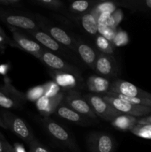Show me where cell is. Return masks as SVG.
I'll return each mask as SVG.
<instances>
[{
  "instance_id": "cell-1",
  "label": "cell",
  "mask_w": 151,
  "mask_h": 152,
  "mask_svg": "<svg viewBox=\"0 0 151 152\" xmlns=\"http://www.w3.org/2000/svg\"><path fill=\"white\" fill-rule=\"evenodd\" d=\"M0 117L6 129L28 144L36 139L30 126L18 116L7 110L0 111Z\"/></svg>"
},
{
  "instance_id": "cell-2",
  "label": "cell",
  "mask_w": 151,
  "mask_h": 152,
  "mask_svg": "<svg viewBox=\"0 0 151 152\" xmlns=\"http://www.w3.org/2000/svg\"><path fill=\"white\" fill-rule=\"evenodd\" d=\"M83 96L91 107L94 114L105 121L112 122L116 117L123 114L107 102L101 95L88 93Z\"/></svg>"
},
{
  "instance_id": "cell-3",
  "label": "cell",
  "mask_w": 151,
  "mask_h": 152,
  "mask_svg": "<svg viewBox=\"0 0 151 152\" xmlns=\"http://www.w3.org/2000/svg\"><path fill=\"white\" fill-rule=\"evenodd\" d=\"M41 121L45 130L51 137L65 146L68 147L73 151H78V146L74 137L63 126L49 117H44Z\"/></svg>"
},
{
  "instance_id": "cell-4",
  "label": "cell",
  "mask_w": 151,
  "mask_h": 152,
  "mask_svg": "<svg viewBox=\"0 0 151 152\" xmlns=\"http://www.w3.org/2000/svg\"><path fill=\"white\" fill-rule=\"evenodd\" d=\"M25 94L15 88L10 83L5 81L0 86V108L4 110L20 108L26 101Z\"/></svg>"
},
{
  "instance_id": "cell-5",
  "label": "cell",
  "mask_w": 151,
  "mask_h": 152,
  "mask_svg": "<svg viewBox=\"0 0 151 152\" xmlns=\"http://www.w3.org/2000/svg\"><path fill=\"white\" fill-rule=\"evenodd\" d=\"M87 145L90 152H114L115 141L109 134L93 132L87 136Z\"/></svg>"
},
{
  "instance_id": "cell-6",
  "label": "cell",
  "mask_w": 151,
  "mask_h": 152,
  "mask_svg": "<svg viewBox=\"0 0 151 152\" xmlns=\"http://www.w3.org/2000/svg\"><path fill=\"white\" fill-rule=\"evenodd\" d=\"M62 102L76 111L81 115L90 119V120H97V116L94 114L88 102L86 101L84 96L80 94L79 92L76 90L68 91V93L65 95Z\"/></svg>"
},
{
  "instance_id": "cell-7",
  "label": "cell",
  "mask_w": 151,
  "mask_h": 152,
  "mask_svg": "<svg viewBox=\"0 0 151 152\" xmlns=\"http://www.w3.org/2000/svg\"><path fill=\"white\" fill-rule=\"evenodd\" d=\"M102 97L107 102L112 105L115 109L121 112L123 114L133 116V117H143L151 113V108L144 105H134L130 102H125L124 100L113 97V96H108V95H101Z\"/></svg>"
},
{
  "instance_id": "cell-8",
  "label": "cell",
  "mask_w": 151,
  "mask_h": 152,
  "mask_svg": "<svg viewBox=\"0 0 151 152\" xmlns=\"http://www.w3.org/2000/svg\"><path fill=\"white\" fill-rule=\"evenodd\" d=\"M0 20L15 28H21L26 31L38 29L37 23L31 18L1 7H0Z\"/></svg>"
},
{
  "instance_id": "cell-9",
  "label": "cell",
  "mask_w": 151,
  "mask_h": 152,
  "mask_svg": "<svg viewBox=\"0 0 151 152\" xmlns=\"http://www.w3.org/2000/svg\"><path fill=\"white\" fill-rule=\"evenodd\" d=\"M38 59L47 67L51 68L53 71L70 73L81 80V74H80L79 71L76 68L68 64L62 58L47 49L44 48Z\"/></svg>"
},
{
  "instance_id": "cell-10",
  "label": "cell",
  "mask_w": 151,
  "mask_h": 152,
  "mask_svg": "<svg viewBox=\"0 0 151 152\" xmlns=\"http://www.w3.org/2000/svg\"><path fill=\"white\" fill-rule=\"evenodd\" d=\"M110 92L116 93L127 97H136L151 100V94L147 92L130 82L116 79L111 83Z\"/></svg>"
},
{
  "instance_id": "cell-11",
  "label": "cell",
  "mask_w": 151,
  "mask_h": 152,
  "mask_svg": "<svg viewBox=\"0 0 151 152\" xmlns=\"http://www.w3.org/2000/svg\"><path fill=\"white\" fill-rule=\"evenodd\" d=\"M10 30L12 33L13 42L17 47L25 50L37 59L40 57L43 50H44L41 45L37 43L34 40L31 39L25 34H22L20 31H18L16 28H13V27H10Z\"/></svg>"
},
{
  "instance_id": "cell-12",
  "label": "cell",
  "mask_w": 151,
  "mask_h": 152,
  "mask_svg": "<svg viewBox=\"0 0 151 152\" xmlns=\"http://www.w3.org/2000/svg\"><path fill=\"white\" fill-rule=\"evenodd\" d=\"M94 71L99 76L106 77H115L118 74V65L113 55L98 53Z\"/></svg>"
},
{
  "instance_id": "cell-13",
  "label": "cell",
  "mask_w": 151,
  "mask_h": 152,
  "mask_svg": "<svg viewBox=\"0 0 151 152\" xmlns=\"http://www.w3.org/2000/svg\"><path fill=\"white\" fill-rule=\"evenodd\" d=\"M55 114L59 117H62V118L65 119L68 121L71 122V123L78 125V126H90V124L92 123L90 120V119L89 120V118H87V117L76 112L73 109L65 105L63 102L59 104V105L55 111Z\"/></svg>"
},
{
  "instance_id": "cell-14",
  "label": "cell",
  "mask_w": 151,
  "mask_h": 152,
  "mask_svg": "<svg viewBox=\"0 0 151 152\" xmlns=\"http://www.w3.org/2000/svg\"><path fill=\"white\" fill-rule=\"evenodd\" d=\"M64 96L65 94L63 92H60L54 97L41 96L36 102L37 109L41 115L44 117H48L50 114H54L59 104L63 101Z\"/></svg>"
},
{
  "instance_id": "cell-15",
  "label": "cell",
  "mask_w": 151,
  "mask_h": 152,
  "mask_svg": "<svg viewBox=\"0 0 151 152\" xmlns=\"http://www.w3.org/2000/svg\"><path fill=\"white\" fill-rule=\"evenodd\" d=\"M40 26L44 29L45 33L50 36L53 39L56 40L58 43L60 45H65L66 47L70 48V49H74L75 42H73L70 36L62 28L53 25H46L41 22Z\"/></svg>"
},
{
  "instance_id": "cell-16",
  "label": "cell",
  "mask_w": 151,
  "mask_h": 152,
  "mask_svg": "<svg viewBox=\"0 0 151 152\" xmlns=\"http://www.w3.org/2000/svg\"><path fill=\"white\" fill-rule=\"evenodd\" d=\"M111 83L107 78L99 75H93L88 77L86 83L87 90L96 94H106L110 91Z\"/></svg>"
},
{
  "instance_id": "cell-17",
  "label": "cell",
  "mask_w": 151,
  "mask_h": 152,
  "mask_svg": "<svg viewBox=\"0 0 151 152\" xmlns=\"http://www.w3.org/2000/svg\"><path fill=\"white\" fill-rule=\"evenodd\" d=\"M54 82L59 88L65 91L73 90L77 86V80H79L75 75L67 72L53 71L51 73Z\"/></svg>"
},
{
  "instance_id": "cell-18",
  "label": "cell",
  "mask_w": 151,
  "mask_h": 152,
  "mask_svg": "<svg viewBox=\"0 0 151 152\" xmlns=\"http://www.w3.org/2000/svg\"><path fill=\"white\" fill-rule=\"evenodd\" d=\"M28 34H30L37 42L40 43L46 48L52 50V51H60L62 50V46L55 39H53L49 34L44 31L40 30H34V31H28Z\"/></svg>"
},
{
  "instance_id": "cell-19",
  "label": "cell",
  "mask_w": 151,
  "mask_h": 152,
  "mask_svg": "<svg viewBox=\"0 0 151 152\" xmlns=\"http://www.w3.org/2000/svg\"><path fill=\"white\" fill-rule=\"evenodd\" d=\"M77 51L83 62L91 69L94 70L98 54L96 50L89 45L80 42L76 45Z\"/></svg>"
},
{
  "instance_id": "cell-20",
  "label": "cell",
  "mask_w": 151,
  "mask_h": 152,
  "mask_svg": "<svg viewBox=\"0 0 151 152\" xmlns=\"http://www.w3.org/2000/svg\"><path fill=\"white\" fill-rule=\"evenodd\" d=\"M99 15L97 12L93 9L92 12L84 13L81 18V22L83 28L91 35H96L98 34L97 19Z\"/></svg>"
},
{
  "instance_id": "cell-21",
  "label": "cell",
  "mask_w": 151,
  "mask_h": 152,
  "mask_svg": "<svg viewBox=\"0 0 151 152\" xmlns=\"http://www.w3.org/2000/svg\"><path fill=\"white\" fill-rule=\"evenodd\" d=\"M138 120L136 117L127 114H122L119 117H116L114 120L111 122L113 127L121 132L130 131L137 124Z\"/></svg>"
},
{
  "instance_id": "cell-22",
  "label": "cell",
  "mask_w": 151,
  "mask_h": 152,
  "mask_svg": "<svg viewBox=\"0 0 151 152\" xmlns=\"http://www.w3.org/2000/svg\"><path fill=\"white\" fill-rule=\"evenodd\" d=\"M106 95L108 96H113V97L118 98V99L124 100L125 102H130V103L134 104V105H144V106L150 107L151 108V100L147 99H142V98H136V97H127V96H123V95L118 94L116 93H113V92L108 91L106 94Z\"/></svg>"
},
{
  "instance_id": "cell-23",
  "label": "cell",
  "mask_w": 151,
  "mask_h": 152,
  "mask_svg": "<svg viewBox=\"0 0 151 152\" xmlns=\"http://www.w3.org/2000/svg\"><path fill=\"white\" fill-rule=\"evenodd\" d=\"M130 132L139 137L151 140V124H137L130 130Z\"/></svg>"
},
{
  "instance_id": "cell-24",
  "label": "cell",
  "mask_w": 151,
  "mask_h": 152,
  "mask_svg": "<svg viewBox=\"0 0 151 152\" xmlns=\"http://www.w3.org/2000/svg\"><path fill=\"white\" fill-rule=\"evenodd\" d=\"M96 44L101 53H106V54L112 55L114 52V45L111 42L105 39L102 36H98L96 37Z\"/></svg>"
},
{
  "instance_id": "cell-25",
  "label": "cell",
  "mask_w": 151,
  "mask_h": 152,
  "mask_svg": "<svg viewBox=\"0 0 151 152\" xmlns=\"http://www.w3.org/2000/svg\"><path fill=\"white\" fill-rule=\"evenodd\" d=\"M44 85L36 86V87L30 88L25 94L26 99L30 102H36L38 99L44 96Z\"/></svg>"
},
{
  "instance_id": "cell-26",
  "label": "cell",
  "mask_w": 151,
  "mask_h": 152,
  "mask_svg": "<svg viewBox=\"0 0 151 152\" xmlns=\"http://www.w3.org/2000/svg\"><path fill=\"white\" fill-rule=\"evenodd\" d=\"M128 42L129 36L127 32L120 28L117 29L113 40L112 41L114 47H122L128 44Z\"/></svg>"
},
{
  "instance_id": "cell-27",
  "label": "cell",
  "mask_w": 151,
  "mask_h": 152,
  "mask_svg": "<svg viewBox=\"0 0 151 152\" xmlns=\"http://www.w3.org/2000/svg\"><path fill=\"white\" fill-rule=\"evenodd\" d=\"M116 30L117 28H110V27L102 25V24H98V33H99V35L105 37L111 42L113 40L115 33H116Z\"/></svg>"
},
{
  "instance_id": "cell-28",
  "label": "cell",
  "mask_w": 151,
  "mask_h": 152,
  "mask_svg": "<svg viewBox=\"0 0 151 152\" xmlns=\"http://www.w3.org/2000/svg\"><path fill=\"white\" fill-rule=\"evenodd\" d=\"M44 94L47 97H54L60 93V88L54 81H50L44 84Z\"/></svg>"
},
{
  "instance_id": "cell-29",
  "label": "cell",
  "mask_w": 151,
  "mask_h": 152,
  "mask_svg": "<svg viewBox=\"0 0 151 152\" xmlns=\"http://www.w3.org/2000/svg\"><path fill=\"white\" fill-rule=\"evenodd\" d=\"M93 9L97 12L98 14H100L102 13H110L112 14L117 8L116 5L113 2L103 1V2L99 3L95 7H93Z\"/></svg>"
},
{
  "instance_id": "cell-30",
  "label": "cell",
  "mask_w": 151,
  "mask_h": 152,
  "mask_svg": "<svg viewBox=\"0 0 151 152\" xmlns=\"http://www.w3.org/2000/svg\"><path fill=\"white\" fill-rule=\"evenodd\" d=\"M91 3V1H84V0L75 1L71 3L70 8L74 13H84L88 10Z\"/></svg>"
},
{
  "instance_id": "cell-31",
  "label": "cell",
  "mask_w": 151,
  "mask_h": 152,
  "mask_svg": "<svg viewBox=\"0 0 151 152\" xmlns=\"http://www.w3.org/2000/svg\"><path fill=\"white\" fill-rule=\"evenodd\" d=\"M98 24H102V25H106L113 28H117L115 26V22L113 18L112 14L110 13H102L99 15V17L97 19Z\"/></svg>"
},
{
  "instance_id": "cell-32",
  "label": "cell",
  "mask_w": 151,
  "mask_h": 152,
  "mask_svg": "<svg viewBox=\"0 0 151 152\" xmlns=\"http://www.w3.org/2000/svg\"><path fill=\"white\" fill-rule=\"evenodd\" d=\"M35 3L50 9H59L63 6V2L59 0H36Z\"/></svg>"
},
{
  "instance_id": "cell-33",
  "label": "cell",
  "mask_w": 151,
  "mask_h": 152,
  "mask_svg": "<svg viewBox=\"0 0 151 152\" xmlns=\"http://www.w3.org/2000/svg\"><path fill=\"white\" fill-rule=\"evenodd\" d=\"M29 152H50L42 144L40 143L38 140H34L29 143Z\"/></svg>"
},
{
  "instance_id": "cell-34",
  "label": "cell",
  "mask_w": 151,
  "mask_h": 152,
  "mask_svg": "<svg viewBox=\"0 0 151 152\" xmlns=\"http://www.w3.org/2000/svg\"><path fill=\"white\" fill-rule=\"evenodd\" d=\"M1 7H21L20 0H0Z\"/></svg>"
},
{
  "instance_id": "cell-35",
  "label": "cell",
  "mask_w": 151,
  "mask_h": 152,
  "mask_svg": "<svg viewBox=\"0 0 151 152\" xmlns=\"http://www.w3.org/2000/svg\"><path fill=\"white\" fill-rule=\"evenodd\" d=\"M112 16L115 22V26H118V24L121 22L123 19V12L120 9H116L113 13H112Z\"/></svg>"
},
{
  "instance_id": "cell-36",
  "label": "cell",
  "mask_w": 151,
  "mask_h": 152,
  "mask_svg": "<svg viewBox=\"0 0 151 152\" xmlns=\"http://www.w3.org/2000/svg\"><path fill=\"white\" fill-rule=\"evenodd\" d=\"M4 44H8L11 46H14V47H17L16 45L15 44L14 42H12L8 37L6 36V34H4V32L0 33V45H2Z\"/></svg>"
},
{
  "instance_id": "cell-37",
  "label": "cell",
  "mask_w": 151,
  "mask_h": 152,
  "mask_svg": "<svg viewBox=\"0 0 151 152\" xmlns=\"http://www.w3.org/2000/svg\"><path fill=\"white\" fill-rule=\"evenodd\" d=\"M11 152H27V151L22 144L19 143V142H16V143H14V145H13V148H12Z\"/></svg>"
},
{
  "instance_id": "cell-38",
  "label": "cell",
  "mask_w": 151,
  "mask_h": 152,
  "mask_svg": "<svg viewBox=\"0 0 151 152\" xmlns=\"http://www.w3.org/2000/svg\"><path fill=\"white\" fill-rule=\"evenodd\" d=\"M7 141L6 140L4 137L0 132V152H4V146H5V144L7 143Z\"/></svg>"
},
{
  "instance_id": "cell-39",
  "label": "cell",
  "mask_w": 151,
  "mask_h": 152,
  "mask_svg": "<svg viewBox=\"0 0 151 152\" xmlns=\"http://www.w3.org/2000/svg\"><path fill=\"white\" fill-rule=\"evenodd\" d=\"M12 148H13V146L8 142H7V143L5 144V146H4V152H11Z\"/></svg>"
},
{
  "instance_id": "cell-40",
  "label": "cell",
  "mask_w": 151,
  "mask_h": 152,
  "mask_svg": "<svg viewBox=\"0 0 151 152\" xmlns=\"http://www.w3.org/2000/svg\"><path fill=\"white\" fill-rule=\"evenodd\" d=\"M144 6L146 7H147V8H150L151 9V0H146V1H144Z\"/></svg>"
},
{
  "instance_id": "cell-41",
  "label": "cell",
  "mask_w": 151,
  "mask_h": 152,
  "mask_svg": "<svg viewBox=\"0 0 151 152\" xmlns=\"http://www.w3.org/2000/svg\"><path fill=\"white\" fill-rule=\"evenodd\" d=\"M0 127H1V128H2V129H6L5 126H4V123H3L2 120H1V117H0Z\"/></svg>"
},
{
  "instance_id": "cell-42",
  "label": "cell",
  "mask_w": 151,
  "mask_h": 152,
  "mask_svg": "<svg viewBox=\"0 0 151 152\" xmlns=\"http://www.w3.org/2000/svg\"><path fill=\"white\" fill-rule=\"evenodd\" d=\"M3 31H3V30L1 29V27H0V33H1V32H3Z\"/></svg>"
}]
</instances>
